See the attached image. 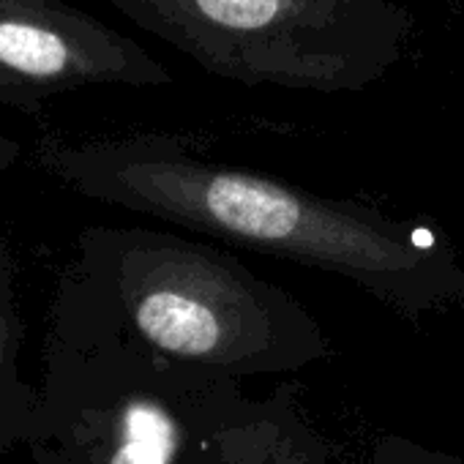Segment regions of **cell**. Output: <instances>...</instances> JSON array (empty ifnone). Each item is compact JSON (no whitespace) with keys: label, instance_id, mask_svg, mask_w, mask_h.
Returning a JSON list of instances; mask_svg holds the SVG:
<instances>
[{"label":"cell","instance_id":"obj_8","mask_svg":"<svg viewBox=\"0 0 464 464\" xmlns=\"http://www.w3.org/2000/svg\"><path fill=\"white\" fill-rule=\"evenodd\" d=\"M20 159V145L14 140L0 137V169H9Z\"/></svg>","mask_w":464,"mask_h":464},{"label":"cell","instance_id":"obj_3","mask_svg":"<svg viewBox=\"0 0 464 464\" xmlns=\"http://www.w3.org/2000/svg\"><path fill=\"white\" fill-rule=\"evenodd\" d=\"M244 385L216 380L53 304L28 464H221Z\"/></svg>","mask_w":464,"mask_h":464},{"label":"cell","instance_id":"obj_7","mask_svg":"<svg viewBox=\"0 0 464 464\" xmlns=\"http://www.w3.org/2000/svg\"><path fill=\"white\" fill-rule=\"evenodd\" d=\"M369 464H464V459L431 450L407 437H385L382 442H377Z\"/></svg>","mask_w":464,"mask_h":464},{"label":"cell","instance_id":"obj_6","mask_svg":"<svg viewBox=\"0 0 464 464\" xmlns=\"http://www.w3.org/2000/svg\"><path fill=\"white\" fill-rule=\"evenodd\" d=\"M23 339L17 257L0 238V459L25 442L36 412V385L23 377Z\"/></svg>","mask_w":464,"mask_h":464},{"label":"cell","instance_id":"obj_5","mask_svg":"<svg viewBox=\"0 0 464 464\" xmlns=\"http://www.w3.org/2000/svg\"><path fill=\"white\" fill-rule=\"evenodd\" d=\"M218 445L221 464H331V445L306 418L293 385H282L266 399L244 393Z\"/></svg>","mask_w":464,"mask_h":464},{"label":"cell","instance_id":"obj_2","mask_svg":"<svg viewBox=\"0 0 464 464\" xmlns=\"http://www.w3.org/2000/svg\"><path fill=\"white\" fill-rule=\"evenodd\" d=\"M55 306L191 372L238 382L334 355L317 317L236 255L150 227H85Z\"/></svg>","mask_w":464,"mask_h":464},{"label":"cell","instance_id":"obj_1","mask_svg":"<svg viewBox=\"0 0 464 464\" xmlns=\"http://www.w3.org/2000/svg\"><path fill=\"white\" fill-rule=\"evenodd\" d=\"M36 164L88 199L334 274L415 323L464 304V266L445 232L213 161L178 137H44Z\"/></svg>","mask_w":464,"mask_h":464},{"label":"cell","instance_id":"obj_4","mask_svg":"<svg viewBox=\"0 0 464 464\" xmlns=\"http://www.w3.org/2000/svg\"><path fill=\"white\" fill-rule=\"evenodd\" d=\"M208 74L249 88L358 93L404 58L401 0H110Z\"/></svg>","mask_w":464,"mask_h":464}]
</instances>
